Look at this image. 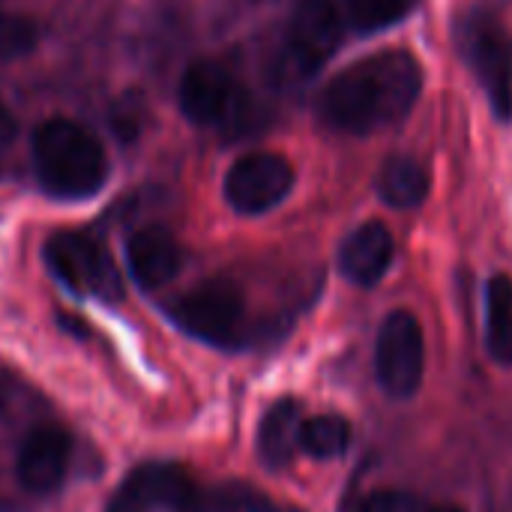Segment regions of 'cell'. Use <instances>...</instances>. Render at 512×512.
I'll use <instances>...</instances> for the list:
<instances>
[{
  "mask_svg": "<svg viewBox=\"0 0 512 512\" xmlns=\"http://www.w3.org/2000/svg\"><path fill=\"white\" fill-rule=\"evenodd\" d=\"M69 453H72V444L60 426H54V423L33 426L21 438V447L15 456L18 483L33 495L57 492V486L66 477V468H69Z\"/></svg>",
  "mask_w": 512,
  "mask_h": 512,
  "instance_id": "obj_11",
  "label": "cell"
},
{
  "mask_svg": "<svg viewBox=\"0 0 512 512\" xmlns=\"http://www.w3.org/2000/svg\"><path fill=\"white\" fill-rule=\"evenodd\" d=\"M459 48L477 72L495 114L512 117V36L489 12H474L459 24Z\"/></svg>",
  "mask_w": 512,
  "mask_h": 512,
  "instance_id": "obj_4",
  "label": "cell"
},
{
  "mask_svg": "<svg viewBox=\"0 0 512 512\" xmlns=\"http://www.w3.org/2000/svg\"><path fill=\"white\" fill-rule=\"evenodd\" d=\"M300 426H303L300 405L294 399H282L264 414L261 429H258V453L267 468L282 471L291 465L300 447Z\"/></svg>",
  "mask_w": 512,
  "mask_h": 512,
  "instance_id": "obj_14",
  "label": "cell"
},
{
  "mask_svg": "<svg viewBox=\"0 0 512 512\" xmlns=\"http://www.w3.org/2000/svg\"><path fill=\"white\" fill-rule=\"evenodd\" d=\"M378 195L396 210H414L429 195V171L411 156H393L378 174Z\"/></svg>",
  "mask_w": 512,
  "mask_h": 512,
  "instance_id": "obj_15",
  "label": "cell"
},
{
  "mask_svg": "<svg viewBox=\"0 0 512 512\" xmlns=\"http://www.w3.org/2000/svg\"><path fill=\"white\" fill-rule=\"evenodd\" d=\"M177 512H288L273 504L252 486L243 483H222L213 489H195L189 501Z\"/></svg>",
  "mask_w": 512,
  "mask_h": 512,
  "instance_id": "obj_16",
  "label": "cell"
},
{
  "mask_svg": "<svg viewBox=\"0 0 512 512\" xmlns=\"http://www.w3.org/2000/svg\"><path fill=\"white\" fill-rule=\"evenodd\" d=\"M126 264L132 279L147 288L156 291L162 285H168L180 267H183V252L180 243L174 240V234L168 228L159 225H147L141 231H135L126 243Z\"/></svg>",
  "mask_w": 512,
  "mask_h": 512,
  "instance_id": "obj_12",
  "label": "cell"
},
{
  "mask_svg": "<svg viewBox=\"0 0 512 512\" xmlns=\"http://www.w3.org/2000/svg\"><path fill=\"white\" fill-rule=\"evenodd\" d=\"M45 264L75 294H96L105 300L120 297V279L108 252L78 231H60L45 243Z\"/></svg>",
  "mask_w": 512,
  "mask_h": 512,
  "instance_id": "obj_6",
  "label": "cell"
},
{
  "mask_svg": "<svg viewBox=\"0 0 512 512\" xmlns=\"http://www.w3.org/2000/svg\"><path fill=\"white\" fill-rule=\"evenodd\" d=\"M33 165L39 183L54 198L69 201L96 195L108 177V156L102 144L66 117H51L33 132Z\"/></svg>",
  "mask_w": 512,
  "mask_h": 512,
  "instance_id": "obj_2",
  "label": "cell"
},
{
  "mask_svg": "<svg viewBox=\"0 0 512 512\" xmlns=\"http://www.w3.org/2000/svg\"><path fill=\"white\" fill-rule=\"evenodd\" d=\"M348 512H420V501L402 489H378L360 498Z\"/></svg>",
  "mask_w": 512,
  "mask_h": 512,
  "instance_id": "obj_21",
  "label": "cell"
},
{
  "mask_svg": "<svg viewBox=\"0 0 512 512\" xmlns=\"http://www.w3.org/2000/svg\"><path fill=\"white\" fill-rule=\"evenodd\" d=\"M342 36V15L333 0H300L291 12L285 42L276 63V78L285 84L306 81L324 66Z\"/></svg>",
  "mask_w": 512,
  "mask_h": 512,
  "instance_id": "obj_3",
  "label": "cell"
},
{
  "mask_svg": "<svg viewBox=\"0 0 512 512\" xmlns=\"http://www.w3.org/2000/svg\"><path fill=\"white\" fill-rule=\"evenodd\" d=\"M423 90V69L411 51L390 48L357 60L327 81L318 114L327 126L348 135H369L411 114Z\"/></svg>",
  "mask_w": 512,
  "mask_h": 512,
  "instance_id": "obj_1",
  "label": "cell"
},
{
  "mask_svg": "<svg viewBox=\"0 0 512 512\" xmlns=\"http://www.w3.org/2000/svg\"><path fill=\"white\" fill-rule=\"evenodd\" d=\"M243 312V294L225 279L204 282L171 306L174 324L210 345H231L243 327Z\"/></svg>",
  "mask_w": 512,
  "mask_h": 512,
  "instance_id": "obj_7",
  "label": "cell"
},
{
  "mask_svg": "<svg viewBox=\"0 0 512 512\" xmlns=\"http://www.w3.org/2000/svg\"><path fill=\"white\" fill-rule=\"evenodd\" d=\"M426 342L423 327L408 309H396L384 318L375 345V372L387 396L411 399L423 384Z\"/></svg>",
  "mask_w": 512,
  "mask_h": 512,
  "instance_id": "obj_5",
  "label": "cell"
},
{
  "mask_svg": "<svg viewBox=\"0 0 512 512\" xmlns=\"http://www.w3.org/2000/svg\"><path fill=\"white\" fill-rule=\"evenodd\" d=\"M396 255L393 234L384 222H366L357 231H351L339 249V267L354 285H375L390 270Z\"/></svg>",
  "mask_w": 512,
  "mask_h": 512,
  "instance_id": "obj_13",
  "label": "cell"
},
{
  "mask_svg": "<svg viewBox=\"0 0 512 512\" xmlns=\"http://www.w3.org/2000/svg\"><path fill=\"white\" fill-rule=\"evenodd\" d=\"M294 186V165L279 153H246L225 174V201L243 216H261L282 204Z\"/></svg>",
  "mask_w": 512,
  "mask_h": 512,
  "instance_id": "obj_8",
  "label": "cell"
},
{
  "mask_svg": "<svg viewBox=\"0 0 512 512\" xmlns=\"http://www.w3.org/2000/svg\"><path fill=\"white\" fill-rule=\"evenodd\" d=\"M195 492V483L180 465H138L120 489L111 495L108 507L102 512H156L180 510L189 495Z\"/></svg>",
  "mask_w": 512,
  "mask_h": 512,
  "instance_id": "obj_10",
  "label": "cell"
},
{
  "mask_svg": "<svg viewBox=\"0 0 512 512\" xmlns=\"http://www.w3.org/2000/svg\"><path fill=\"white\" fill-rule=\"evenodd\" d=\"M486 345L498 363L512 366V279L504 273L486 288Z\"/></svg>",
  "mask_w": 512,
  "mask_h": 512,
  "instance_id": "obj_17",
  "label": "cell"
},
{
  "mask_svg": "<svg viewBox=\"0 0 512 512\" xmlns=\"http://www.w3.org/2000/svg\"><path fill=\"white\" fill-rule=\"evenodd\" d=\"M351 447V426L342 417L324 414L309 417L300 426V450H306L312 459H336L348 453Z\"/></svg>",
  "mask_w": 512,
  "mask_h": 512,
  "instance_id": "obj_18",
  "label": "cell"
},
{
  "mask_svg": "<svg viewBox=\"0 0 512 512\" xmlns=\"http://www.w3.org/2000/svg\"><path fill=\"white\" fill-rule=\"evenodd\" d=\"M180 111L195 126L228 123L240 111V87L234 75L210 57L192 60L180 78Z\"/></svg>",
  "mask_w": 512,
  "mask_h": 512,
  "instance_id": "obj_9",
  "label": "cell"
},
{
  "mask_svg": "<svg viewBox=\"0 0 512 512\" xmlns=\"http://www.w3.org/2000/svg\"><path fill=\"white\" fill-rule=\"evenodd\" d=\"M426 512H465L462 507H456V504H438V507H432V510Z\"/></svg>",
  "mask_w": 512,
  "mask_h": 512,
  "instance_id": "obj_24",
  "label": "cell"
},
{
  "mask_svg": "<svg viewBox=\"0 0 512 512\" xmlns=\"http://www.w3.org/2000/svg\"><path fill=\"white\" fill-rule=\"evenodd\" d=\"M15 135H18V126H15V117L0 105V159L12 150L15 144Z\"/></svg>",
  "mask_w": 512,
  "mask_h": 512,
  "instance_id": "obj_23",
  "label": "cell"
},
{
  "mask_svg": "<svg viewBox=\"0 0 512 512\" xmlns=\"http://www.w3.org/2000/svg\"><path fill=\"white\" fill-rule=\"evenodd\" d=\"M408 9L411 0H345V21L357 33H375L405 18Z\"/></svg>",
  "mask_w": 512,
  "mask_h": 512,
  "instance_id": "obj_19",
  "label": "cell"
},
{
  "mask_svg": "<svg viewBox=\"0 0 512 512\" xmlns=\"http://www.w3.org/2000/svg\"><path fill=\"white\" fill-rule=\"evenodd\" d=\"M39 42V27L27 15L0 12V60L27 57Z\"/></svg>",
  "mask_w": 512,
  "mask_h": 512,
  "instance_id": "obj_20",
  "label": "cell"
},
{
  "mask_svg": "<svg viewBox=\"0 0 512 512\" xmlns=\"http://www.w3.org/2000/svg\"><path fill=\"white\" fill-rule=\"evenodd\" d=\"M111 126L123 141L138 138V132H141V99L138 96H123L111 111Z\"/></svg>",
  "mask_w": 512,
  "mask_h": 512,
  "instance_id": "obj_22",
  "label": "cell"
}]
</instances>
